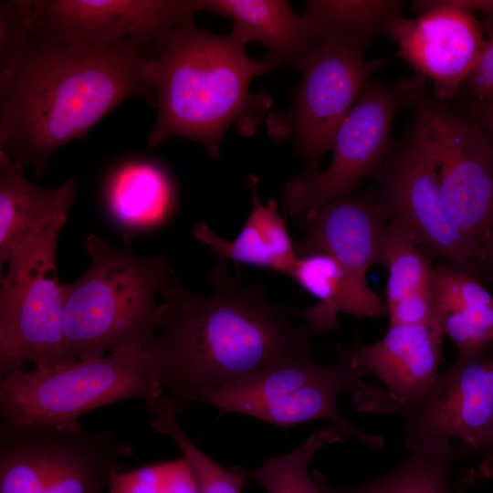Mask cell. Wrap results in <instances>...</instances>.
I'll return each mask as SVG.
<instances>
[{
  "instance_id": "6da1fadb",
  "label": "cell",
  "mask_w": 493,
  "mask_h": 493,
  "mask_svg": "<svg viewBox=\"0 0 493 493\" xmlns=\"http://www.w3.org/2000/svg\"><path fill=\"white\" fill-rule=\"evenodd\" d=\"M154 49L134 41L62 44L33 37L0 62V152L37 177L59 147L85 138L124 100L156 106Z\"/></svg>"
},
{
  "instance_id": "7a4b0ae2",
  "label": "cell",
  "mask_w": 493,
  "mask_h": 493,
  "mask_svg": "<svg viewBox=\"0 0 493 493\" xmlns=\"http://www.w3.org/2000/svg\"><path fill=\"white\" fill-rule=\"evenodd\" d=\"M211 278L209 296L192 294L174 276L161 289L166 313L156 334L159 380L177 414L205 393L311 355L308 324L293 325L290 312L239 283L223 261Z\"/></svg>"
},
{
  "instance_id": "3957f363",
  "label": "cell",
  "mask_w": 493,
  "mask_h": 493,
  "mask_svg": "<svg viewBox=\"0 0 493 493\" xmlns=\"http://www.w3.org/2000/svg\"><path fill=\"white\" fill-rule=\"evenodd\" d=\"M272 68L265 58H251L230 33L200 29L194 19L177 26L148 67L157 107L148 145L184 138L218 158L231 125L246 137L259 128L273 98L267 91L250 92L249 85Z\"/></svg>"
},
{
  "instance_id": "277c9868",
  "label": "cell",
  "mask_w": 493,
  "mask_h": 493,
  "mask_svg": "<svg viewBox=\"0 0 493 493\" xmlns=\"http://www.w3.org/2000/svg\"><path fill=\"white\" fill-rule=\"evenodd\" d=\"M85 250L87 270L64 284L65 363L156 335L166 313L157 295L173 277L163 255L141 257L127 246L116 248L95 235L87 236Z\"/></svg>"
},
{
  "instance_id": "5b68a950",
  "label": "cell",
  "mask_w": 493,
  "mask_h": 493,
  "mask_svg": "<svg viewBox=\"0 0 493 493\" xmlns=\"http://www.w3.org/2000/svg\"><path fill=\"white\" fill-rule=\"evenodd\" d=\"M161 394L154 335L100 357L2 376L0 414L12 424L77 430L82 428L79 417L90 410Z\"/></svg>"
},
{
  "instance_id": "8992f818",
  "label": "cell",
  "mask_w": 493,
  "mask_h": 493,
  "mask_svg": "<svg viewBox=\"0 0 493 493\" xmlns=\"http://www.w3.org/2000/svg\"><path fill=\"white\" fill-rule=\"evenodd\" d=\"M131 454L105 431L2 421L0 493H104Z\"/></svg>"
},
{
  "instance_id": "52a82bcc",
  "label": "cell",
  "mask_w": 493,
  "mask_h": 493,
  "mask_svg": "<svg viewBox=\"0 0 493 493\" xmlns=\"http://www.w3.org/2000/svg\"><path fill=\"white\" fill-rule=\"evenodd\" d=\"M368 372L357 365L351 351H340L338 361L328 366L309 360L288 361L272 365L246 379L204 393L199 402L222 413L252 416L284 427L326 419L372 449L383 440L351 425L341 414L337 399L343 391L356 393L365 386Z\"/></svg>"
},
{
  "instance_id": "ba28073f",
  "label": "cell",
  "mask_w": 493,
  "mask_h": 493,
  "mask_svg": "<svg viewBox=\"0 0 493 493\" xmlns=\"http://www.w3.org/2000/svg\"><path fill=\"white\" fill-rule=\"evenodd\" d=\"M425 80L416 73L391 85L368 83L335 132L328 168L320 173L308 170L288 182L281 197L287 213L302 219L328 202L351 194L376 173L389 150L394 117L414 106L425 91Z\"/></svg>"
},
{
  "instance_id": "9c48e42d",
  "label": "cell",
  "mask_w": 493,
  "mask_h": 493,
  "mask_svg": "<svg viewBox=\"0 0 493 493\" xmlns=\"http://www.w3.org/2000/svg\"><path fill=\"white\" fill-rule=\"evenodd\" d=\"M56 230L25 248L0 279V375L65 363L64 284Z\"/></svg>"
},
{
  "instance_id": "30bf717a",
  "label": "cell",
  "mask_w": 493,
  "mask_h": 493,
  "mask_svg": "<svg viewBox=\"0 0 493 493\" xmlns=\"http://www.w3.org/2000/svg\"><path fill=\"white\" fill-rule=\"evenodd\" d=\"M383 64L367 60L362 47L321 41L299 67L301 79L292 91V106L266 118L268 136L277 142L292 140L316 171L369 77Z\"/></svg>"
},
{
  "instance_id": "8fae6325",
  "label": "cell",
  "mask_w": 493,
  "mask_h": 493,
  "mask_svg": "<svg viewBox=\"0 0 493 493\" xmlns=\"http://www.w3.org/2000/svg\"><path fill=\"white\" fill-rule=\"evenodd\" d=\"M376 173L377 194L389 218L402 219L419 245L446 264L479 278L485 250L462 232L449 214L435 154L416 120L406 142L384 160Z\"/></svg>"
},
{
  "instance_id": "7c38bea8",
  "label": "cell",
  "mask_w": 493,
  "mask_h": 493,
  "mask_svg": "<svg viewBox=\"0 0 493 493\" xmlns=\"http://www.w3.org/2000/svg\"><path fill=\"white\" fill-rule=\"evenodd\" d=\"M376 412L404 417L405 443L455 437L486 458L493 452V341L459 354L412 401L395 403L386 393Z\"/></svg>"
},
{
  "instance_id": "4fadbf2b",
  "label": "cell",
  "mask_w": 493,
  "mask_h": 493,
  "mask_svg": "<svg viewBox=\"0 0 493 493\" xmlns=\"http://www.w3.org/2000/svg\"><path fill=\"white\" fill-rule=\"evenodd\" d=\"M30 34L62 44L134 41L158 49L194 20L197 0H17Z\"/></svg>"
},
{
  "instance_id": "5bb4252c",
  "label": "cell",
  "mask_w": 493,
  "mask_h": 493,
  "mask_svg": "<svg viewBox=\"0 0 493 493\" xmlns=\"http://www.w3.org/2000/svg\"><path fill=\"white\" fill-rule=\"evenodd\" d=\"M414 106L435 154L445 205L486 254L493 215V145L475 121L452 113L425 91Z\"/></svg>"
},
{
  "instance_id": "9a60e30c",
  "label": "cell",
  "mask_w": 493,
  "mask_h": 493,
  "mask_svg": "<svg viewBox=\"0 0 493 493\" xmlns=\"http://www.w3.org/2000/svg\"><path fill=\"white\" fill-rule=\"evenodd\" d=\"M414 6L417 18L399 16L383 33L416 73L431 80L435 98L452 99L480 58L481 26L462 0L417 1Z\"/></svg>"
},
{
  "instance_id": "2e32d148",
  "label": "cell",
  "mask_w": 493,
  "mask_h": 493,
  "mask_svg": "<svg viewBox=\"0 0 493 493\" xmlns=\"http://www.w3.org/2000/svg\"><path fill=\"white\" fill-rule=\"evenodd\" d=\"M305 236L297 245V257L321 251L330 255L351 282L371 288L367 270L384 266V241L389 216L377 191L337 197L309 212L302 219Z\"/></svg>"
},
{
  "instance_id": "e0dca14e",
  "label": "cell",
  "mask_w": 493,
  "mask_h": 493,
  "mask_svg": "<svg viewBox=\"0 0 493 493\" xmlns=\"http://www.w3.org/2000/svg\"><path fill=\"white\" fill-rule=\"evenodd\" d=\"M24 166L0 152V266L55 230H61L77 196L73 178L56 188L29 181Z\"/></svg>"
},
{
  "instance_id": "ac0fdd59",
  "label": "cell",
  "mask_w": 493,
  "mask_h": 493,
  "mask_svg": "<svg viewBox=\"0 0 493 493\" xmlns=\"http://www.w3.org/2000/svg\"><path fill=\"white\" fill-rule=\"evenodd\" d=\"M445 335L441 325H390L381 340L351 352L357 365L385 384L389 400L406 403L438 378Z\"/></svg>"
},
{
  "instance_id": "d6986e66",
  "label": "cell",
  "mask_w": 493,
  "mask_h": 493,
  "mask_svg": "<svg viewBox=\"0 0 493 493\" xmlns=\"http://www.w3.org/2000/svg\"><path fill=\"white\" fill-rule=\"evenodd\" d=\"M199 11L228 18L230 35L243 45L258 43L273 68L285 64L299 67L320 43L303 15L284 0H197Z\"/></svg>"
},
{
  "instance_id": "ffe728a7",
  "label": "cell",
  "mask_w": 493,
  "mask_h": 493,
  "mask_svg": "<svg viewBox=\"0 0 493 493\" xmlns=\"http://www.w3.org/2000/svg\"><path fill=\"white\" fill-rule=\"evenodd\" d=\"M257 177H248L252 209L235 239H223L203 222L194 225L193 234L220 261L229 259L236 264L267 268L291 277L298 257L295 246L286 221L278 213L277 202L271 199L263 205L257 196Z\"/></svg>"
},
{
  "instance_id": "44dd1931",
  "label": "cell",
  "mask_w": 493,
  "mask_h": 493,
  "mask_svg": "<svg viewBox=\"0 0 493 493\" xmlns=\"http://www.w3.org/2000/svg\"><path fill=\"white\" fill-rule=\"evenodd\" d=\"M290 278L318 299L315 305L296 312L306 319L313 332L338 329L339 313L357 319L388 314L387 305L376 293L356 287L341 266L325 252L298 256Z\"/></svg>"
},
{
  "instance_id": "7402d4cb",
  "label": "cell",
  "mask_w": 493,
  "mask_h": 493,
  "mask_svg": "<svg viewBox=\"0 0 493 493\" xmlns=\"http://www.w3.org/2000/svg\"><path fill=\"white\" fill-rule=\"evenodd\" d=\"M409 456L393 471L357 488L339 489L330 485L317 469L312 478L321 493H464L473 481L468 472L457 485L449 479L450 467L460 454L445 438L422 439L405 443Z\"/></svg>"
},
{
  "instance_id": "603a6c76",
  "label": "cell",
  "mask_w": 493,
  "mask_h": 493,
  "mask_svg": "<svg viewBox=\"0 0 493 493\" xmlns=\"http://www.w3.org/2000/svg\"><path fill=\"white\" fill-rule=\"evenodd\" d=\"M105 197L113 220L128 230L163 224L174 205L170 178L150 163H129L119 167L107 184Z\"/></svg>"
},
{
  "instance_id": "cb8c5ba5",
  "label": "cell",
  "mask_w": 493,
  "mask_h": 493,
  "mask_svg": "<svg viewBox=\"0 0 493 493\" xmlns=\"http://www.w3.org/2000/svg\"><path fill=\"white\" fill-rule=\"evenodd\" d=\"M397 0H309L303 14L320 41L363 48L400 16Z\"/></svg>"
},
{
  "instance_id": "d4e9b609",
  "label": "cell",
  "mask_w": 493,
  "mask_h": 493,
  "mask_svg": "<svg viewBox=\"0 0 493 493\" xmlns=\"http://www.w3.org/2000/svg\"><path fill=\"white\" fill-rule=\"evenodd\" d=\"M347 438L332 425L319 429L292 451L266 458L256 469H241L247 478L258 483L267 493H321L309 474V464L320 448Z\"/></svg>"
},
{
  "instance_id": "484cf974",
  "label": "cell",
  "mask_w": 493,
  "mask_h": 493,
  "mask_svg": "<svg viewBox=\"0 0 493 493\" xmlns=\"http://www.w3.org/2000/svg\"><path fill=\"white\" fill-rule=\"evenodd\" d=\"M419 242L400 218L391 217L384 241V267L388 269L386 305L430 287L433 268Z\"/></svg>"
},
{
  "instance_id": "4316f807",
  "label": "cell",
  "mask_w": 493,
  "mask_h": 493,
  "mask_svg": "<svg viewBox=\"0 0 493 493\" xmlns=\"http://www.w3.org/2000/svg\"><path fill=\"white\" fill-rule=\"evenodd\" d=\"M172 408L160 410L152 428L169 436L180 449L198 493H242L247 477L241 467L226 469L201 451L184 434Z\"/></svg>"
},
{
  "instance_id": "83f0119b",
  "label": "cell",
  "mask_w": 493,
  "mask_h": 493,
  "mask_svg": "<svg viewBox=\"0 0 493 493\" xmlns=\"http://www.w3.org/2000/svg\"><path fill=\"white\" fill-rule=\"evenodd\" d=\"M440 320L459 354L477 350L493 341V296L478 286L446 309Z\"/></svg>"
},
{
  "instance_id": "f1b7e54d",
  "label": "cell",
  "mask_w": 493,
  "mask_h": 493,
  "mask_svg": "<svg viewBox=\"0 0 493 493\" xmlns=\"http://www.w3.org/2000/svg\"><path fill=\"white\" fill-rule=\"evenodd\" d=\"M390 325H441L431 287L409 294L387 306Z\"/></svg>"
},
{
  "instance_id": "f546056e",
  "label": "cell",
  "mask_w": 493,
  "mask_h": 493,
  "mask_svg": "<svg viewBox=\"0 0 493 493\" xmlns=\"http://www.w3.org/2000/svg\"><path fill=\"white\" fill-rule=\"evenodd\" d=\"M472 11H481L493 18V0H462ZM477 101L493 100V29L485 44L477 64L467 79Z\"/></svg>"
},
{
  "instance_id": "4dcf8cb0",
  "label": "cell",
  "mask_w": 493,
  "mask_h": 493,
  "mask_svg": "<svg viewBox=\"0 0 493 493\" xmlns=\"http://www.w3.org/2000/svg\"><path fill=\"white\" fill-rule=\"evenodd\" d=\"M475 122L493 145V100L477 101L474 107Z\"/></svg>"
},
{
  "instance_id": "1f68e13d",
  "label": "cell",
  "mask_w": 493,
  "mask_h": 493,
  "mask_svg": "<svg viewBox=\"0 0 493 493\" xmlns=\"http://www.w3.org/2000/svg\"><path fill=\"white\" fill-rule=\"evenodd\" d=\"M481 275H486L493 284V215L490 222L489 242Z\"/></svg>"
},
{
  "instance_id": "d6a6232c",
  "label": "cell",
  "mask_w": 493,
  "mask_h": 493,
  "mask_svg": "<svg viewBox=\"0 0 493 493\" xmlns=\"http://www.w3.org/2000/svg\"><path fill=\"white\" fill-rule=\"evenodd\" d=\"M475 478L487 477L493 479V452L485 458L477 469H472Z\"/></svg>"
}]
</instances>
